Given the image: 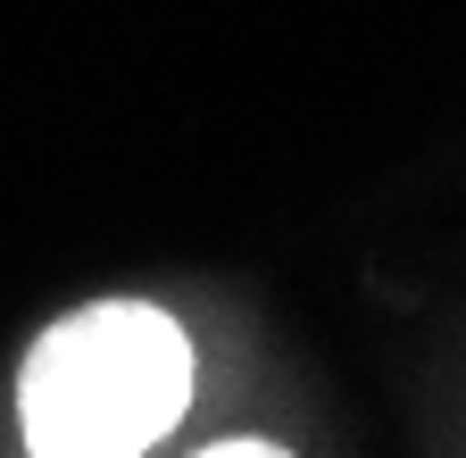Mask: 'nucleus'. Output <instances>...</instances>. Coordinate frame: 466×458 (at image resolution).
<instances>
[{
    "mask_svg": "<svg viewBox=\"0 0 466 458\" xmlns=\"http://www.w3.org/2000/svg\"><path fill=\"white\" fill-rule=\"evenodd\" d=\"M192 409V341L150 300L58 317L17 367L25 458H142Z\"/></svg>",
    "mask_w": 466,
    "mask_h": 458,
    "instance_id": "f257e3e1",
    "label": "nucleus"
},
{
    "mask_svg": "<svg viewBox=\"0 0 466 458\" xmlns=\"http://www.w3.org/2000/svg\"><path fill=\"white\" fill-rule=\"evenodd\" d=\"M200 458H291L283 442H258V433H242V442H208Z\"/></svg>",
    "mask_w": 466,
    "mask_h": 458,
    "instance_id": "f03ea898",
    "label": "nucleus"
}]
</instances>
